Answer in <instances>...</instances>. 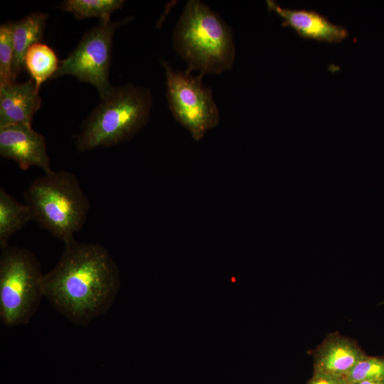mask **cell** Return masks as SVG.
<instances>
[{
    "label": "cell",
    "mask_w": 384,
    "mask_h": 384,
    "mask_svg": "<svg viewBox=\"0 0 384 384\" xmlns=\"http://www.w3.org/2000/svg\"><path fill=\"white\" fill-rule=\"evenodd\" d=\"M64 243L58 263L42 277L43 294L71 322L86 326L113 304L120 287L119 268L99 243L75 238Z\"/></svg>",
    "instance_id": "1"
},
{
    "label": "cell",
    "mask_w": 384,
    "mask_h": 384,
    "mask_svg": "<svg viewBox=\"0 0 384 384\" xmlns=\"http://www.w3.org/2000/svg\"><path fill=\"white\" fill-rule=\"evenodd\" d=\"M177 53L188 63L187 70L220 74L232 68L235 56L230 27L205 3L186 4L173 33Z\"/></svg>",
    "instance_id": "2"
},
{
    "label": "cell",
    "mask_w": 384,
    "mask_h": 384,
    "mask_svg": "<svg viewBox=\"0 0 384 384\" xmlns=\"http://www.w3.org/2000/svg\"><path fill=\"white\" fill-rule=\"evenodd\" d=\"M151 90L132 83L113 86L82 124L75 135L79 151L110 147L132 139L147 124Z\"/></svg>",
    "instance_id": "3"
},
{
    "label": "cell",
    "mask_w": 384,
    "mask_h": 384,
    "mask_svg": "<svg viewBox=\"0 0 384 384\" xmlns=\"http://www.w3.org/2000/svg\"><path fill=\"white\" fill-rule=\"evenodd\" d=\"M23 198L33 220L64 242L82 229L90 208L77 176L65 170L35 178Z\"/></svg>",
    "instance_id": "4"
},
{
    "label": "cell",
    "mask_w": 384,
    "mask_h": 384,
    "mask_svg": "<svg viewBox=\"0 0 384 384\" xmlns=\"http://www.w3.org/2000/svg\"><path fill=\"white\" fill-rule=\"evenodd\" d=\"M36 255L7 246L0 255V319L8 328L28 324L43 297V276Z\"/></svg>",
    "instance_id": "5"
},
{
    "label": "cell",
    "mask_w": 384,
    "mask_h": 384,
    "mask_svg": "<svg viewBox=\"0 0 384 384\" xmlns=\"http://www.w3.org/2000/svg\"><path fill=\"white\" fill-rule=\"evenodd\" d=\"M166 75V97L169 107L176 120L196 141L215 127L220 120L219 110L210 87L202 82L203 75L174 70L161 61Z\"/></svg>",
    "instance_id": "6"
},
{
    "label": "cell",
    "mask_w": 384,
    "mask_h": 384,
    "mask_svg": "<svg viewBox=\"0 0 384 384\" xmlns=\"http://www.w3.org/2000/svg\"><path fill=\"white\" fill-rule=\"evenodd\" d=\"M130 20L129 17L118 21L100 20L98 25L85 32L75 48L59 62L52 78L72 75L94 86L100 97L105 96L113 87L109 80L113 37L117 28Z\"/></svg>",
    "instance_id": "7"
},
{
    "label": "cell",
    "mask_w": 384,
    "mask_h": 384,
    "mask_svg": "<svg viewBox=\"0 0 384 384\" xmlns=\"http://www.w3.org/2000/svg\"><path fill=\"white\" fill-rule=\"evenodd\" d=\"M0 155L14 160L20 169H41L44 174L53 170L47 153L44 137L28 124H16L0 128Z\"/></svg>",
    "instance_id": "8"
},
{
    "label": "cell",
    "mask_w": 384,
    "mask_h": 384,
    "mask_svg": "<svg viewBox=\"0 0 384 384\" xmlns=\"http://www.w3.org/2000/svg\"><path fill=\"white\" fill-rule=\"evenodd\" d=\"M266 4L269 11L282 19L284 26L292 28L304 38L338 43L348 36L346 28L333 23L314 11L284 8L270 0Z\"/></svg>",
    "instance_id": "9"
},
{
    "label": "cell",
    "mask_w": 384,
    "mask_h": 384,
    "mask_svg": "<svg viewBox=\"0 0 384 384\" xmlns=\"http://www.w3.org/2000/svg\"><path fill=\"white\" fill-rule=\"evenodd\" d=\"M315 372L344 378L366 355L352 338L334 332L312 351Z\"/></svg>",
    "instance_id": "10"
},
{
    "label": "cell",
    "mask_w": 384,
    "mask_h": 384,
    "mask_svg": "<svg viewBox=\"0 0 384 384\" xmlns=\"http://www.w3.org/2000/svg\"><path fill=\"white\" fill-rule=\"evenodd\" d=\"M35 82H11L0 85V128L16 124H31L41 99Z\"/></svg>",
    "instance_id": "11"
},
{
    "label": "cell",
    "mask_w": 384,
    "mask_h": 384,
    "mask_svg": "<svg viewBox=\"0 0 384 384\" xmlns=\"http://www.w3.org/2000/svg\"><path fill=\"white\" fill-rule=\"evenodd\" d=\"M48 14L32 13L13 23L14 59L12 70L15 78L25 69L24 57L33 45L41 43L43 38Z\"/></svg>",
    "instance_id": "12"
},
{
    "label": "cell",
    "mask_w": 384,
    "mask_h": 384,
    "mask_svg": "<svg viewBox=\"0 0 384 384\" xmlns=\"http://www.w3.org/2000/svg\"><path fill=\"white\" fill-rule=\"evenodd\" d=\"M33 220L28 206L18 201L4 188H0V248L9 246L12 235Z\"/></svg>",
    "instance_id": "13"
},
{
    "label": "cell",
    "mask_w": 384,
    "mask_h": 384,
    "mask_svg": "<svg viewBox=\"0 0 384 384\" xmlns=\"http://www.w3.org/2000/svg\"><path fill=\"white\" fill-rule=\"evenodd\" d=\"M59 62L54 50L43 43L30 47L24 57L25 69L31 75L38 90L46 80L53 78Z\"/></svg>",
    "instance_id": "14"
},
{
    "label": "cell",
    "mask_w": 384,
    "mask_h": 384,
    "mask_svg": "<svg viewBox=\"0 0 384 384\" xmlns=\"http://www.w3.org/2000/svg\"><path fill=\"white\" fill-rule=\"evenodd\" d=\"M124 3L123 0H66L62 3L61 9L70 12L78 20L93 17L107 20Z\"/></svg>",
    "instance_id": "15"
},
{
    "label": "cell",
    "mask_w": 384,
    "mask_h": 384,
    "mask_svg": "<svg viewBox=\"0 0 384 384\" xmlns=\"http://www.w3.org/2000/svg\"><path fill=\"white\" fill-rule=\"evenodd\" d=\"M14 50L13 23L7 22L0 26V85L15 81Z\"/></svg>",
    "instance_id": "16"
},
{
    "label": "cell",
    "mask_w": 384,
    "mask_h": 384,
    "mask_svg": "<svg viewBox=\"0 0 384 384\" xmlns=\"http://www.w3.org/2000/svg\"><path fill=\"white\" fill-rule=\"evenodd\" d=\"M347 384L384 379V358L366 356L344 377Z\"/></svg>",
    "instance_id": "17"
},
{
    "label": "cell",
    "mask_w": 384,
    "mask_h": 384,
    "mask_svg": "<svg viewBox=\"0 0 384 384\" xmlns=\"http://www.w3.org/2000/svg\"><path fill=\"white\" fill-rule=\"evenodd\" d=\"M307 384H347L344 378H337L315 372Z\"/></svg>",
    "instance_id": "18"
},
{
    "label": "cell",
    "mask_w": 384,
    "mask_h": 384,
    "mask_svg": "<svg viewBox=\"0 0 384 384\" xmlns=\"http://www.w3.org/2000/svg\"><path fill=\"white\" fill-rule=\"evenodd\" d=\"M356 384H384V379L376 380H364Z\"/></svg>",
    "instance_id": "19"
}]
</instances>
